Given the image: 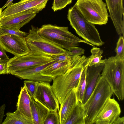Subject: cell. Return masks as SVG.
Wrapping results in <instances>:
<instances>
[{"label":"cell","mask_w":124,"mask_h":124,"mask_svg":"<svg viewBox=\"0 0 124 124\" xmlns=\"http://www.w3.org/2000/svg\"><path fill=\"white\" fill-rule=\"evenodd\" d=\"M23 83L29 95L36 98L35 95L39 82L27 80L24 81Z\"/></svg>","instance_id":"26"},{"label":"cell","mask_w":124,"mask_h":124,"mask_svg":"<svg viewBox=\"0 0 124 124\" xmlns=\"http://www.w3.org/2000/svg\"><path fill=\"white\" fill-rule=\"evenodd\" d=\"M88 65L83 70L81 75L78 86L76 89V93L78 101L82 103L86 87V75Z\"/></svg>","instance_id":"23"},{"label":"cell","mask_w":124,"mask_h":124,"mask_svg":"<svg viewBox=\"0 0 124 124\" xmlns=\"http://www.w3.org/2000/svg\"><path fill=\"white\" fill-rule=\"evenodd\" d=\"M113 124H124V116L118 117L114 121Z\"/></svg>","instance_id":"35"},{"label":"cell","mask_w":124,"mask_h":124,"mask_svg":"<svg viewBox=\"0 0 124 124\" xmlns=\"http://www.w3.org/2000/svg\"><path fill=\"white\" fill-rule=\"evenodd\" d=\"M65 124H85V114L83 104L78 101Z\"/></svg>","instance_id":"22"},{"label":"cell","mask_w":124,"mask_h":124,"mask_svg":"<svg viewBox=\"0 0 124 124\" xmlns=\"http://www.w3.org/2000/svg\"><path fill=\"white\" fill-rule=\"evenodd\" d=\"M38 33L44 39L66 50L70 47L78 46L80 43L94 46L73 34L69 31L67 27L60 26L50 24H44L38 28Z\"/></svg>","instance_id":"4"},{"label":"cell","mask_w":124,"mask_h":124,"mask_svg":"<svg viewBox=\"0 0 124 124\" xmlns=\"http://www.w3.org/2000/svg\"><path fill=\"white\" fill-rule=\"evenodd\" d=\"M101 76L119 100L124 99V59L115 56L105 59Z\"/></svg>","instance_id":"2"},{"label":"cell","mask_w":124,"mask_h":124,"mask_svg":"<svg viewBox=\"0 0 124 124\" xmlns=\"http://www.w3.org/2000/svg\"><path fill=\"white\" fill-rule=\"evenodd\" d=\"M89 61V57L84 55L74 57L70 68L64 74L53 78L51 86L59 104H61L70 91L76 88L81 74L88 65Z\"/></svg>","instance_id":"1"},{"label":"cell","mask_w":124,"mask_h":124,"mask_svg":"<svg viewBox=\"0 0 124 124\" xmlns=\"http://www.w3.org/2000/svg\"><path fill=\"white\" fill-rule=\"evenodd\" d=\"M84 52V49L75 46L70 48L65 53L69 57L71 58L83 54Z\"/></svg>","instance_id":"30"},{"label":"cell","mask_w":124,"mask_h":124,"mask_svg":"<svg viewBox=\"0 0 124 124\" xmlns=\"http://www.w3.org/2000/svg\"><path fill=\"white\" fill-rule=\"evenodd\" d=\"M72 1V0H54L52 8L54 12L60 10L71 4Z\"/></svg>","instance_id":"29"},{"label":"cell","mask_w":124,"mask_h":124,"mask_svg":"<svg viewBox=\"0 0 124 124\" xmlns=\"http://www.w3.org/2000/svg\"><path fill=\"white\" fill-rule=\"evenodd\" d=\"M52 60L56 61H63L70 59L69 57L65 54H64L52 57Z\"/></svg>","instance_id":"32"},{"label":"cell","mask_w":124,"mask_h":124,"mask_svg":"<svg viewBox=\"0 0 124 124\" xmlns=\"http://www.w3.org/2000/svg\"><path fill=\"white\" fill-rule=\"evenodd\" d=\"M104 62L98 65L88 66L86 75V87L82 104L83 105L87 100L95 88L101 76Z\"/></svg>","instance_id":"15"},{"label":"cell","mask_w":124,"mask_h":124,"mask_svg":"<svg viewBox=\"0 0 124 124\" xmlns=\"http://www.w3.org/2000/svg\"><path fill=\"white\" fill-rule=\"evenodd\" d=\"M2 124H34L32 119L21 113L17 109L12 112H8Z\"/></svg>","instance_id":"21"},{"label":"cell","mask_w":124,"mask_h":124,"mask_svg":"<svg viewBox=\"0 0 124 124\" xmlns=\"http://www.w3.org/2000/svg\"><path fill=\"white\" fill-rule=\"evenodd\" d=\"M115 51L116 53L115 56L116 58L124 59V40L123 36H120Z\"/></svg>","instance_id":"27"},{"label":"cell","mask_w":124,"mask_h":124,"mask_svg":"<svg viewBox=\"0 0 124 124\" xmlns=\"http://www.w3.org/2000/svg\"><path fill=\"white\" fill-rule=\"evenodd\" d=\"M25 39L30 53L34 55L52 57L63 54L67 51L42 38L38 33V28L33 25Z\"/></svg>","instance_id":"6"},{"label":"cell","mask_w":124,"mask_h":124,"mask_svg":"<svg viewBox=\"0 0 124 124\" xmlns=\"http://www.w3.org/2000/svg\"><path fill=\"white\" fill-rule=\"evenodd\" d=\"M2 10L1 9V8H0V21L1 19V14L2 12Z\"/></svg>","instance_id":"37"},{"label":"cell","mask_w":124,"mask_h":124,"mask_svg":"<svg viewBox=\"0 0 124 124\" xmlns=\"http://www.w3.org/2000/svg\"><path fill=\"white\" fill-rule=\"evenodd\" d=\"M13 0H8L5 4L1 8V9L2 10L3 9L6 7H7L11 5L13 3Z\"/></svg>","instance_id":"36"},{"label":"cell","mask_w":124,"mask_h":124,"mask_svg":"<svg viewBox=\"0 0 124 124\" xmlns=\"http://www.w3.org/2000/svg\"><path fill=\"white\" fill-rule=\"evenodd\" d=\"M109 15L116 31L119 35L122 34L121 27L124 22L123 0H105Z\"/></svg>","instance_id":"14"},{"label":"cell","mask_w":124,"mask_h":124,"mask_svg":"<svg viewBox=\"0 0 124 124\" xmlns=\"http://www.w3.org/2000/svg\"><path fill=\"white\" fill-rule=\"evenodd\" d=\"M6 34L25 37L28 35V33L16 28L4 26H0V35Z\"/></svg>","instance_id":"25"},{"label":"cell","mask_w":124,"mask_h":124,"mask_svg":"<svg viewBox=\"0 0 124 124\" xmlns=\"http://www.w3.org/2000/svg\"><path fill=\"white\" fill-rule=\"evenodd\" d=\"M121 109L114 98H108L97 115L94 124H113L120 116Z\"/></svg>","instance_id":"11"},{"label":"cell","mask_w":124,"mask_h":124,"mask_svg":"<svg viewBox=\"0 0 124 124\" xmlns=\"http://www.w3.org/2000/svg\"><path fill=\"white\" fill-rule=\"evenodd\" d=\"M74 88L67 94L60 104L58 112L60 124H65L68 117L73 110L78 101Z\"/></svg>","instance_id":"17"},{"label":"cell","mask_w":124,"mask_h":124,"mask_svg":"<svg viewBox=\"0 0 124 124\" xmlns=\"http://www.w3.org/2000/svg\"><path fill=\"white\" fill-rule=\"evenodd\" d=\"M16 106L17 109L21 113L32 120L30 106V96L24 85L21 88L18 96Z\"/></svg>","instance_id":"20"},{"label":"cell","mask_w":124,"mask_h":124,"mask_svg":"<svg viewBox=\"0 0 124 124\" xmlns=\"http://www.w3.org/2000/svg\"><path fill=\"white\" fill-rule=\"evenodd\" d=\"M9 59L5 51L0 46V62H4L7 63Z\"/></svg>","instance_id":"31"},{"label":"cell","mask_w":124,"mask_h":124,"mask_svg":"<svg viewBox=\"0 0 124 124\" xmlns=\"http://www.w3.org/2000/svg\"><path fill=\"white\" fill-rule=\"evenodd\" d=\"M44 8H33L2 18L0 26H6L20 29Z\"/></svg>","instance_id":"10"},{"label":"cell","mask_w":124,"mask_h":124,"mask_svg":"<svg viewBox=\"0 0 124 124\" xmlns=\"http://www.w3.org/2000/svg\"><path fill=\"white\" fill-rule=\"evenodd\" d=\"M113 93L105 80L101 76L89 97L83 105L85 124H94L100 111Z\"/></svg>","instance_id":"3"},{"label":"cell","mask_w":124,"mask_h":124,"mask_svg":"<svg viewBox=\"0 0 124 124\" xmlns=\"http://www.w3.org/2000/svg\"><path fill=\"white\" fill-rule=\"evenodd\" d=\"M44 124H60V119L57 111H50L47 116Z\"/></svg>","instance_id":"28"},{"label":"cell","mask_w":124,"mask_h":124,"mask_svg":"<svg viewBox=\"0 0 124 124\" xmlns=\"http://www.w3.org/2000/svg\"><path fill=\"white\" fill-rule=\"evenodd\" d=\"M52 60V57L35 55L30 52L23 56H15L7 63L8 74L11 72L44 64Z\"/></svg>","instance_id":"8"},{"label":"cell","mask_w":124,"mask_h":124,"mask_svg":"<svg viewBox=\"0 0 124 124\" xmlns=\"http://www.w3.org/2000/svg\"><path fill=\"white\" fill-rule=\"evenodd\" d=\"M55 62L53 60L44 64L11 72L9 74L15 76L21 79H26L39 82H45L50 83L53 80V78L42 75L41 72L47 66Z\"/></svg>","instance_id":"13"},{"label":"cell","mask_w":124,"mask_h":124,"mask_svg":"<svg viewBox=\"0 0 124 124\" xmlns=\"http://www.w3.org/2000/svg\"><path fill=\"white\" fill-rule=\"evenodd\" d=\"M6 105L4 104L0 106V124H2L4 117V112Z\"/></svg>","instance_id":"34"},{"label":"cell","mask_w":124,"mask_h":124,"mask_svg":"<svg viewBox=\"0 0 124 124\" xmlns=\"http://www.w3.org/2000/svg\"><path fill=\"white\" fill-rule=\"evenodd\" d=\"M67 18L76 33L85 40L98 46L104 44L94 24L88 21L74 6L69 9Z\"/></svg>","instance_id":"5"},{"label":"cell","mask_w":124,"mask_h":124,"mask_svg":"<svg viewBox=\"0 0 124 124\" xmlns=\"http://www.w3.org/2000/svg\"><path fill=\"white\" fill-rule=\"evenodd\" d=\"M74 6L89 22L100 25L107 23L108 9L102 0H77Z\"/></svg>","instance_id":"7"},{"label":"cell","mask_w":124,"mask_h":124,"mask_svg":"<svg viewBox=\"0 0 124 124\" xmlns=\"http://www.w3.org/2000/svg\"><path fill=\"white\" fill-rule=\"evenodd\" d=\"M48 0H21L19 2L13 3L7 7L2 11L1 18L37 8H43L46 6Z\"/></svg>","instance_id":"16"},{"label":"cell","mask_w":124,"mask_h":124,"mask_svg":"<svg viewBox=\"0 0 124 124\" xmlns=\"http://www.w3.org/2000/svg\"><path fill=\"white\" fill-rule=\"evenodd\" d=\"M35 97L50 111L58 112L60 109L59 103L50 83L39 82Z\"/></svg>","instance_id":"12"},{"label":"cell","mask_w":124,"mask_h":124,"mask_svg":"<svg viewBox=\"0 0 124 124\" xmlns=\"http://www.w3.org/2000/svg\"><path fill=\"white\" fill-rule=\"evenodd\" d=\"M71 64V58L63 61H56L45 68L41 73L54 78L64 74L70 68Z\"/></svg>","instance_id":"19"},{"label":"cell","mask_w":124,"mask_h":124,"mask_svg":"<svg viewBox=\"0 0 124 124\" xmlns=\"http://www.w3.org/2000/svg\"><path fill=\"white\" fill-rule=\"evenodd\" d=\"M0 46L15 56L26 55L30 52L25 37L16 35H0Z\"/></svg>","instance_id":"9"},{"label":"cell","mask_w":124,"mask_h":124,"mask_svg":"<svg viewBox=\"0 0 124 124\" xmlns=\"http://www.w3.org/2000/svg\"><path fill=\"white\" fill-rule=\"evenodd\" d=\"M8 74L7 63L4 62H0V75Z\"/></svg>","instance_id":"33"},{"label":"cell","mask_w":124,"mask_h":124,"mask_svg":"<svg viewBox=\"0 0 124 124\" xmlns=\"http://www.w3.org/2000/svg\"><path fill=\"white\" fill-rule=\"evenodd\" d=\"M92 54L89 57V61L88 65L89 66L98 65L104 62L105 59H101L103 53L102 50L97 47H93L91 50Z\"/></svg>","instance_id":"24"},{"label":"cell","mask_w":124,"mask_h":124,"mask_svg":"<svg viewBox=\"0 0 124 124\" xmlns=\"http://www.w3.org/2000/svg\"><path fill=\"white\" fill-rule=\"evenodd\" d=\"M30 96L31 112L34 124H44L50 111L37 99Z\"/></svg>","instance_id":"18"}]
</instances>
